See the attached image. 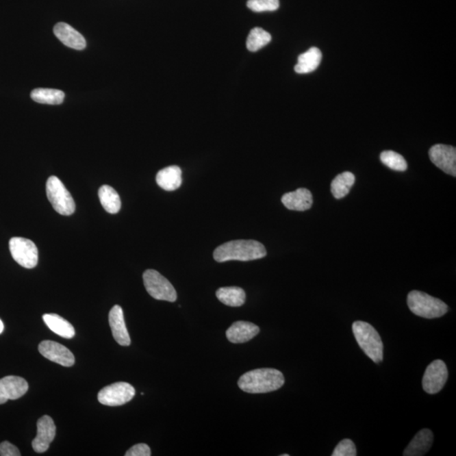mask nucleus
Segmentation results:
<instances>
[{
    "instance_id": "nucleus-1",
    "label": "nucleus",
    "mask_w": 456,
    "mask_h": 456,
    "mask_svg": "<svg viewBox=\"0 0 456 456\" xmlns=\"http://www.w3.org/2000/svg\"><path fill=\"white\" fill-rule=\"evenodd\" d=\"M282 372L275 368H259L242 375L238 380V387L249 394H263L275 392L284 385Z\"/></svg>"
},
{
    "instance_id": "nucleus-2",
    "label": "nucleus",
    "mask_w": 456,
    "mask_h": 456,
    "mask_svg": "<svg viewBox=\"0 0 456 456\" xmlns=\"http://www.w3.org/2000/svg\"><path fill=\"white\" fill-rule=\"evenodd\" d=\"M265 246L255 240H234L225 242L215 249L213 257L216 262L231 260L251 262L266 256Z\"/></svg>"
},
{
    "instance_id": "nucleus-3",
    "label": "nucleus",
    "mask_w": 456,
    "mask_h": 456,
    "mask_svg": "<svg viewBox=\"0 0 456 456\" xmlns=\"http://www.w3.org/2000/svg\"><path fill=\"white\" fill-rule=\"evenodd\" d=\"M353 331L364 353L375 364L381 363L383 345L378 331L371 325L364 321L354 322Z\"/></svg>"
},
{
    "instance_id": "nucleus-4",
    "label": "nucleus",
    "mask_w": 456,
    "mask_h": 456,
    "mask_svg": "<svg viewBox=\"0 0 456 456\" xmlns=\"http://www.w3.org/2000/svg\"><path fill=\"white\" fill-rule=\"evenodd\" d=\"M407 305L419 317L435 318L448 312V306L440 299L420 291H411L407 296Z\"/></svg>"
},
{
    "instance_id": "nucleus-5",
    "label": "nucleus",
    "mask_w": 456,
    "mask_h": 456,
    "mask_svg": "<svg viewBox=\"0 0 456 456\" xmlns=\"http://www.w3.org/2000/svg\"><path fill=\"white\" fill-rule=\"evenodd\" d=\"M47 197L51 205L60 215L71 216L75 211L73 197L55 176L50 177L46 184Z\"/></svg>"
},
{
    "instance_id": "nucleus-6",
    "label": "nucleus",
    "mask_w": 456,
    "mask_h": 456,
    "mask_svg": "<svg viewBox=\"0 0 456 456\" xmlns=\"http://www.w3.org/2000/svg\"><path fill=\"white\" fill-rule=\"evenodd\" d=\"M144 288L152 296L157 300L162 301L175 302L177 292L168 279L162 276L158 271L147 270L143 274Z\"/></svg>"
},
{
    "instance_id": "nucleus-7",
    "label": "nucleus",
    "mask_w": 456,
    "mask_h": 456,
    "mask_svg": "<svg viewBox=\"0 0 456 456\" xmlns=\"http://www.w3.org/2000/svg\"><path fill=\"white\" fill-rule=\"evenodd\" d=\"M10 251L13 259L20 266L32 269L38 263V249L31 240L24 238H12L10 240Z\"/></svg>"
},
{
    "instance_id": "nucleus-8",
    "label": "nucleus",
    "mask_w": 456,
    "mask_h": 456,
    "mask_svg": "<svg viewBox=\"0 0 456 456\" xmlns=\"http://www.w3.org/2000/svg\"><path fill=\"white\" fill-rule=\"evenodd\" d=\"M135 394L136 390L131 385L125 382H118L104 387L97 394V398L101 404L108 407H118L128 403Z\"/></svg>"
},
{
    "instance_id": "nucleus-9",
    "label": "nucleus",
    "mask_w": 456,
    "mask_h": 456,
    "mask_svg": "<svg viewBox=\"0 0 456 456\" xmlns=\"http://www.w3.org/2000/svg\"><path fill=\"white\" fill-rule=\"evenodd\" d=\"M448 379V369L446 364L442 360L433 361L427 368L422 379V387L425 392L430 394H437L444 388Z\"/></svg>"
},
{
    "instance_id": "nucleus-10",
    "label": "nucleus",
    "mask_w": 456,
    "mask_h": 456,
    "mask_svg": "<svg viewBox=\"0 0 456 456\" xmlns=\"http://www.w3.org/2000/svg\"><path fill=\"white\" fill-rule=\"evenodd\" d=\"M431 162L443 172L456 176V149L446 144H435L429 150Z\"/></svg>"
},
{
    "instance_id": "nucleus-11",
    "label": "nucleus",
    "mask_w": 456,
    "mask_h": 456,
    "mask_svg": "<svg viewBox=\"0 0 456 456\" xmlns=\"http://www.w3.org/2000/svg\"><path fill=\"white\" fill-rule=\"evenodd\" d=\"M39 353L43 357L64 367H71L75 364V356L66 346L53 341L40 343Z\"/></svg>"
},
{
    "instance_id": "nucleus-12",
    "label": "nucleus",
    "mask_w": 456,
    "mask_h": 456,
    "mask_svg": "<svg viewBox=\"0 0 456 456\" xmlns=\"http://www.w3.org/2000/svg\"><path fill=\"white\" fill-rule=\"evenodd\" d=\"M37 436L32 441V448L37 453H45L56 435V426L52 418L43 416L37 422Z\"/></svg>"
},
{
    "instance_id": "nucleus-13",
    "label": "nucleus",
    "mask_w": 456,
    "mask_h": 456,
    "mask_svg": "<svg viewBox=\"0 0 456 456\" xmlns=\"http://www.w3.org/2000/svg\"><path fill=\"white\" fill-rule=\"evenodd\" d=\"M27 380L17 376H7L0 379V405L9 400H17L27 392Z\"/></svg>"
},
{
    "instance_id": "nucleus-14",
    "label": "nucleus",
    "mask_w": 456,
    "mask_h": 456,
    "mask_svg": "<svg viewBox=\"0 0 456 456\" xmlns=\"http://www.w3.org/2000/svg\"><path fill=\"white\" fill-rule=\"evenodd\" d=\"M108 320H110V325L115 341L121 346H129L130 343H131V340H130L129 332L127 331L124 312H123L121 306L115 305L110 310Z\"/></svg>"
},
{
    "instance_id": "nucleus-15",
    "label": "nucleus",
    "mask_w": 456,
    "mask_h": 456,
    "mask_svg": "<svg viewBox=\"0 0 456 456\" xmlns=\"http://www.w3.org/2000/svg\"><path fill=\"white\" fill-rule=\"evenodd\" d=\"M54 35L63 42L65 46L75 50H83L86 49V42L83 36L71 25L60 23L53 28Z\"/></svg>"
},
{
    "instance_id": "nucleus-16",
    "label": "nucleus",
    "mask_w": 456,
    "mask_h": 456,
    "mask_svg": "<svg viewBox=\"0 0 456 456\" xmlns=\"http://www.w3.org/2000/svg\"><path fill=\"white\" fill-rule=\"evenodd\" d=\"M259 333V328L251 322L238 321L231 325L226 335L228 341L240 344L251 341Z\"/></svg>"
},
{
    "instance_id": "nucleus-17",
    "label": "nucleus",
    "mask_w": 456,
    "mask_h": 456,
    "mask_svg": "<svg viewBox=\"0 0 456 456\" xmlns=\"http://www.w3.org/2000/svg\"><path fill=\"white\" fill-rule=\"evenodd\" d=\"M281 202L288 210L304 212L312 206L313 197L309 190L301 188V189L285 194L281 198Z\"/></svg>"
},
{
    "instance_id": "nucleus-18",
    "label": "nucleus",
    "mask_w": 456,
    "mask_h": 456,
    "mask_svg": "<svg viewBox=\"0 0 456 456\" xmlns=\"http://www.w3.org/2000/svg\"><path fill=\"white\" fill-rule=\"evenodd\" d=\"M433 442V434L429 429H422L415 437L404 451V456H422L428 453Z\"/></svg>"
},
{
    "instance_id": "nucleus-19",
    "label": "nucleus",
    "mask_w": 456,
    "mask_h": 456,
    "mask_svg": "<svg viewBox=\"0 0 456 456\" xmlns=\"http://www.w3.org/2000/svg\"><path fill=\"white\" fill-rule=\"evenodd\" d=\"M159 187L166 191H173L182 186V170L177 166H170L159 171L155 177Z\"/></svg>"
},
{
    "instance_id": "nucleus-20",
    "label": "nucleus",
    "mask_w": 456,
    "mask_h": 456,
    "mask_svg": "<svg viewBox=\"0 0 456 456\" xmlns=\"http://www.w3.org/2000/svg\"><path fill=\"white\" fill-rule=\"evenodd\" d=\"M42 318L47 327L58 335L66 339L74 338L75 331L73 325L64 318L55 314H46Z\"/></svg>"
},
{
    "instance_id": "nucleus-21",
    "label": "nucleus",
    "mask_w": 456,
    "mask_h": 456,
    "mask_svg": "<svg viewBox=\"0 0 456 456\" xmlns=\"http://www.w3.org/2000/svg\"><path fill=\"white\" fill-rule=\"evenodd\" d=\"M322 60L320 49L314 47L299 56L294 70L298 74H309L316 70Z\"/></svg>"
},
{
    "instance_id": "nucleus-22",
    "label": "nucleus",
    "mask_w": 456,
    "mask_h": 456,
    "mask_svg": "<svg viewBox=\"0 0 456 456\" xmlns=\"http://www.w3.org/2000/svg\"><path fill=\"white\" fill-rule=\"evenodd\" d=\"M216 298L225 305L240 307L246 300L245 292L238 287L220 288L216 293Z\"/></svg>"
},
{
    "instance_id": "nucleus-23",
    "label": "nucleus",
    "mask_w": 456,
    "mask_h": 456,
    "mask_svg": "<svg viewBox=\"0 0 456 456\" xmlns=\"http://www.w3.org/2000/svg\"><path fill=\"white\" fill-rule=\"evenodd\" d=\"M99 199L101 205L105 211L110 214H117L121 209V200L117 191L114 188L103 186L99 191Z\"/></svg>"
},
{
    "instance_id": "nucleus-24",
    "label": "nucleus",
    "mask_w": 456,
    "mask_h": 456,
    "mask_svg": "<svg viewBox=\"0 0 456 456\" xmlns=\"http://www.w3.org/2000/svg\"><path fill=\"white\" fill-rule=\"evenodd\" d=\"M355 176L352 173L345 172L335 177L331 182V190L335 199L340 200L349 194L355 183Z\"/></svg>"
},
{
    "instance_id": "nucleus-25",
    "label": "nucleus",
    "mask_w": 456,
    "mask_h": 456,
    "mask_svg": "<svg viewBox=\"0 0 456 456\" xmlns=\"http://www.w3.org/2000/svg\"><path fill=\"white\" fill-rule=\"evenodd\" d=\"M65 94L62 90L48 88H38L32 90L31 99L38 103L60 105L63 103Z\"/></svg>"
},
{
    "instance_id": "nucleus-26",
    "label": "nucleus",
    "mask_w": 456,
    "mask_h": 456,
    "mask_svg": "<svg viewBox=\"0 0 456 456\" xmlns=\"http://www.w3.org/2000/svg\"><path fill=\"white\" fill-rule=\"evenodd\" d=\"M271 41V35L269 32L260 27L252 29L251 34L248 36L246 46L251 52H257L266 46Z\"/></svg>"
},
{
    "instance_id": "nucleus-27",
    "label": "nucleus",
    "mask_w": 456,
    "mask_h": 456,
    "mask_svg": "<svg viewBox=\"0 0 456 456\" xmlns=\"http://www.w3.org/2000/svg\"><path fill=\"white\" fill-rule=\"evenodd\" d=\"M380 160L389 168L394 171L404 172L407 169V164L403 155L393 151H383Z\"/></svg>"
},
{
    "instance_id": "nucleus-28",
    "label": "nucleus",
    "mask_w": 456,
    "mask_h": 456,
    "mask_svg": "<svg viewBox=\"0 0 456 456\" xmlns=\"http://www.w3.org/2000/svg\"><path fill=\"white\" fill-rule=\"evenodd\" d=\"M249 9L253 12H275L280 6L279 0H249Z\"/></svg>"
},
{
    "instance_id": "nucleus-29",
    "label": "nucleus",
    "mask_w": 456,
    "mask_h": 456,
    "mask_svg": "<svg viewBox=\"0 0 456 456\" xmlns=\"http://www.w3.org/2000/svg\"><path fill=\"white\" fill-rule=\"evenodd\" d=\"M356 445L352 440L346 439L340 442L333 451L332 456H356Z\"/></svg>"
},
{
    "instance_id": "nucleus-30",
    "label": "nucleus",
    "mask_w": 456,
    "mask_h": 456,
    "mask_svg": "<svg viewBox=\"0 0 456 456\" xmlns=\"http://www.w3.org/2000/svg\"><path fill=\"white\" fill-rule=\"evenodd\" d=\"M151 455V448L146 444L134 445L125 453L126 456H150Z\"/></svg>"
},
{
    "instance_id": "nucleus-31",
    "label": "nucleus",
    "mask_w": 456,
    "mask_h": 456,
    "mask_svg": "<svg viewBox=\"0 0 456 456\" xmlns=\"http://www.w3.org/2000/svg\"><path fill=\"white\" fill-rule=\"evenodd\" d=\"M0 455L1 456H20V451L16 446L10 444L8 441H5L0 444Z\"/></svg>"
},
{
    "instance_id": "nucleus-32",
    "label": "nucleus",
    "mask_w": 456,
    "mask_h": 456,
    "mask_svg": "<svg viewBox=\"0 0 456 456\" xmlns=\"http://www.w3.org/2000/svg\"><path fill=\"white\" fill-rule=\"evenodd\" d=\"M3 329H5V327H3V323L1 320H0V334L3 331Z\"/></svg>"
},
{
    "instance_id": "nucleus-33",
    "label": "nucleus",
    "mask_w": 456,
    "mask_h": 456,
    "mask_svg": "<svg viewBox=\"0 0 456 456\" xmlns=\"http://www.w3.org/2000/svg\"><path fill=\"white\" fill-rule=\"evenodd\" d=\"M281 456H289L288 454L281 455Z\"/></svg>"
}]
</instances>
